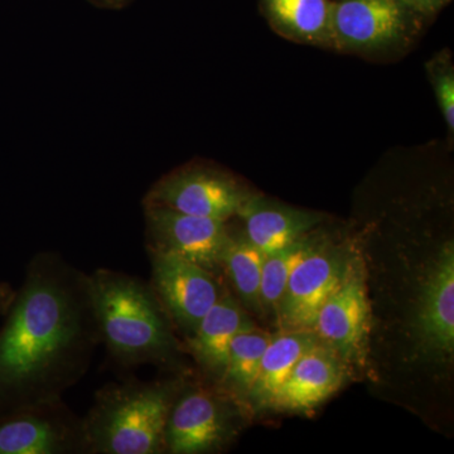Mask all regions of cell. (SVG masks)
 <instances>
[{
	"instance_id": "4fadbf2b",
	"label": "cell",
	"mask_w": 454,
	"mask_h": 454,
	"mask_svg": "<svg viewBox=\"0 0 454 454\" xmlns=\"http://www.w3.org/2000/svg\"><path fill=\"white\" fill-rule=\"evenodd\" d=\"M236 216L244 223L245 236L262 253L283 249L309 234L324 217L260 195H250Z\"/></svg>"
},
{
	"instance_id": "ba28073f",
	"label": "cell",
	"mask_w": 454,
	"mask_h": 454,
	"mask_svg": "<svg viewBox=\"0 0 454 454\" xmlns=\"http://www.w3.org/2000/svg\"><path fill=\"white\" fill-rule=\"evenodd\" d=\"M252 195L236 179L219 170L190 168L179 170L155 184L145 206H162L193 215L226 221L238 215Z\"/></svg>"
},
{
	"instance_id": "6da1fadb",
	"label": "cell",
	"mask_w": 454,
	"mask_h": 454,
	"mask_svg": "<svg viewBox=\"0 0 454 454\" xmlns=\"http://www.w3.org/2000/svg\"><path fill=\"white\" fill-rule=\"evenodd\" d=\"M98 337L88 277L37 256L0 333V394L31 408L55 404Z\"/></svg>"
},
{
	"instance_id": "e0dca14e",
	"label": "cell",
	"mask_w": 454,
	"mask_h": 454,
	"mask_svg": "<svg viewBox=\"0 0 454 454\" xmlns=\"http://www.w3.org/2000/svg\"><path fill=\"white\" fill-rule=\"evenodd\" d=\"M319 340L321 339L313 330H282L273 334L247 397L256 404L267 405L293 367Z\"/></svg>"
},
{
	"instance_id": "9a60e30c",
	"label": "cell",
	"mask_w": 454,
	"mask_h": 454,
	"mask_svg": "<svg viewBox=\"0 0 454 454\" xmlns=\"http://www.w3.org/2000/svg\"><path fill=\"white\" fill-rule=\"evenodd\" d=\"M254 325L243 304L231 293L223 291L195 333L187 337L188 348L202 369L221 381L232 340Z\"/></svg>"
},
{
	"instance_id": "3957f363",
	"label": "cell",
	"mask_w": 454,
	"mask_h": 454,
	"mask_svg": "<svg viewBox=\"0 0 454 454\" xmlns=\"http://www.w3.org/2000/svg\"><path fill=\"white\" fill-rule=\"evenodd\" d=\"M177 382L114 385L98 395L83 422V450L101 454L164 452V433Z\"/></svg>"
},
{
	"instance_id": "d6986e66",
	"label": "cell",
	"mask_w": 454,
	"mask_h": 454,
	"mask_svg": "<svg viewBox=\"0 0 454 454\" xmlns=\"http://www.w3.org/2000/svg\"><path fill=\"white\" fill-rule=\"evenodd\" d=\"M273 334L254 327L235 337L229 349V357L221 384L226 390L247 396L258 375L262 355Z\"/></svg>"
},
{
	"instance_id": "277c9868",
	"label": "cell",
	"mask_w": 454,
	"mask_h": 454,
	"mask_svg": "<svg viewBox=\"0 0 454 454\" xmlns=\"http://www.w3.org/2000/svg\"><path fill=\"white\" fill-rule=\"evenodd\" d=\"M419 18L402 0H333L331 49L357 55L400 50L414 37Z\"/></svg>"
},
{
	"instance_id": "7c38bea8",
	"label": "cell",
	"mask_w": 454,
	"mask_h": 454,
	"mask_svg": "<svg viewBox=\"0 0 454 454\" xmlns=\"http://www.w3.org/2000/svg\"><path fill=\"white\" fill-rule=\"evenodd\" d=\"M346 369L342 357L319 340L301 357L265 406L284 411H309L340 389Z\"/></svg>"
},
{
	"instance_id": "5bb4252c",
	"label": "cell",
	"mask_w": 454,
	"mask_h": 454,
	"mask_svg": "<svg viewBox=\"0 0 454 454\" xmlns=\"http://www.w3.org/2000/svg\"><path fill=\"white\" fill-rule=\"evenodd\" d=\"M37 406L0 423V454H61L83 448L82 429H74Z\"/></svg>"
},
{
	"instance_id": "44dd1931",
	"label": "cell",
	"mask_w": 454,
	"mask_h": 454,
	"mask_svg": "<svg viewBox=\"0 0 454 454\" xmlns=\"http://www.w3.org/2000/svg\"><path fill=\"white\" fill-rule=\"evenodd\" d=\"M428 76L432 82L433 91L444 121L448 133L453 136L454 131V68L450 53H438L427 64Z\"/></svg>"
},
{
	"instance_id": "2e32d148",
	"label": "cell",
	"mask_w": 454,
	"mask_h": 454,
	"mask_svg": "<svg viewBox=\"0 0 454 454\" xmlns=\"http://www.w3.org/2000/svg\"><path fill=\"white\" fill-rule=\"evenodd\" d=\"M271 28L293 42L333 46V0H260Z\"/></svg>"
},
{
	"instance_id": "30bf717a",
	"label": "cell",
	"mask_w": 454,
	"mask_h": 454,
	"mask_svg": "<svg viewBox=\"0 0 454 454\" xmlns=\"http://www.w3.org/2000/svg\"><path fill=\"white\" fill-rule=\"evenodd\" d=\"M149 249L168 252L212 274L223 271L230 234L226 221L193 216L162 206H146Z\"/></svg>"
},
{
	"instance_id": "52a82bcc",
	"label": "cell",
	"mask_w": 454,
	"mask_h": 454,
	"mask_svg": "<svg viewBox=\"0 0 454 454\" xmlns=\"http://www.w3.org/2000/svg\"><path fill=\"white\" fill-rule=\"evenodd\" d=\"M352 255L312 241L289 277L276 316L280 330H313L317 315L340 286Z\"/></svg>"
},
{
	"instance_id": "5b68a950",
	"label": "cell",
	"mask_w": 454,
	"mask_h": 454,
	"mask_svg": "<svg viewBox=\"0 0 454 454\" xmlns=\"http://www.w3.org/2000/svg\"><path fill=\"white\" fill-rule=\"evenodd\" d=\"M149 256L154 294L170 322L190 337L223 289L211 271L176 254L149 249Z\"/></svg>"
},
{
	"instance_id": "9c48e42d",
	"label": "cell",
	"mask_w": 454,
	"mask_h": 454,
	"mask_svg": "<svg viewBox=\"0 0 454 454\" xmlns=\"http://www.w3.org/2000/svg\"><path fill=\"white\" fill-rule=\"evenodd\" d=\"M234 411L208 390L178 393L167 419L164 452L200 454L219 450L234 433Z\"/></svg>"
},
{
	"instance_id": "ffe728a7",
	"label": "cell",
	"mask_w": 454,
	"mask_h": 454,
	"mask_svg": "<svg viewBox=\"0 0 454 454\" xmlns=\"http://www.w3.org/2000/svg\"><path fill=\"white\" fill-rule=\"evenodd\" d=\"M310 244L312 240H309V236H304L301 240L264 256L260 286V300L264 312L277 313L289 277Z\"/></svg>"
},
{
	"instance_id": "7402d4cb",
	"label": "cell",
	"mask_w": 454,
	"mask_h": 454,
	"mask_svg": "<svg viewBox=\"0 0 454 454\" xmlns=\"http://www.w3.org/2000/svg\"><path fill=\"white\" fill-rule=\"evenodd\" d=\"M413 13L419 17H430L442 11L450 0H402Z\"/></svg>"
},
{
	"instance_id": "8992f818",
	"label": "cell",
	"mask_w": 454,
	"mask_h": 454,
	"mask_svg": "<svg viewBox=\"0 0 454 454\" xmlns=\"http://www.w3.org/2000/svg\"><path fill=\"white\" fill-rule=\"evenodd\" d=\"M313 331L348 365H363L365 363L370 333V304L365 269L358 256L352 255L340 286L319 309Z\"/></svg>"
},
{
	"instance_id": "603a6c76",
	"label": "cell",
	"mask_w": 454,
	"mask_h": 454,
	"mask_svg": "<svg viewBox=\"0 0 454 454\" xmlns=\"http://www.w3.org/2000/svg\"><path fill=\"white\" fill-rule=\"evenodd\" d=\"M12 300H13V293H12L11 286L7 284H0V313L3 309L11 304Z\"/></svg>"
},
{
	"instance_id": "ac0fdd59",
	"label": "cell",
	"mask_w": 454,
	"mask_h": 454,
	"mask_svg": "<svg viewBox=\"0 0 454 454\" xmlns=\"http://www.w3.org/2000/svg\"><path fill=\"white\" fill-rule=\"evenodd\" d=\"M264 256L247 236L231 234L223 258V271L238 293L239 301L245 309L259 315L264 313L260 300Z\"/></svg>"
},
{
	"instance_id": "8fae6325",
	"label": "cell",
	"mask_w": 454,
	"mask_h": 454,
	"mask_svg": "<svg viewBox=\"0 0 454 454\" xmlns=\"http://www.w3.org/2000/svg\"><path fill=\"white\" fill-rule=\"evenodd\" d=\"M420 343L441 357L454 351V245L448 241L432 260L414 313Z\"/></svg>"
},
{
	"instance_id": "7a4b0ae2",
	"label": "cell",
	"mask_w": 454,
	"mask_h": 454,
	"mask_svg": "<svg viewBox=\"0 0 454 454\" xmlns=\"http://www.w3.org/2000/svg\"><path fill=\"white\" fill-rule=\"evenodd\" d=\"M89 279L98 336L122 365L172 363L178 348L153 289L137 278L100 269Z\"/></svg>"
}]
</instances>
